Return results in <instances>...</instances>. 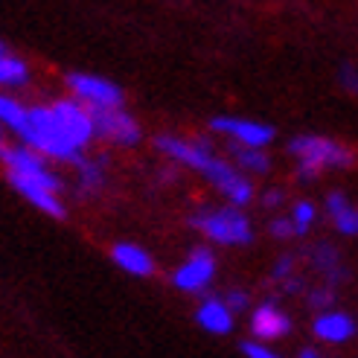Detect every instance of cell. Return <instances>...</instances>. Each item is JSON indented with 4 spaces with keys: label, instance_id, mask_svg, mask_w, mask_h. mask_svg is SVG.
I'll use <instances>...</instances> for the list:
<instances>
[{
    "label": "cell",
    "instance_id": "6da1fadb",
    "mask_svg": "<svg viewBox=\"0 0 358 358\" xmlns=\"http://www.w3.org/2000/svg\"><path fill=\"white\" fill-rule=\"evenodd\" d=\"M289 152L300 160L297 175L300 181H312L317 178L320 169H350L355 164L352 149L341 146L332 137H320V134H300L289 143Z\"/></svg>",
    "mask_w": 358,
    "mask_h": 358
},
{
    "label": "cell",
    "instance_id": "7a4b0ae2",
    "mask_svg": "<svg viewBox=\"0 0 358 358\" xmlns=\"http://www.w3.org/2000/svg\"><path fill=\"white\" fill-rule=\"evenodd\" d=\"M189 224L199 230L201 236L219 245H248L254 239V227L250 219L236 207H216V210H199L189 219Z\"/></svg>",
    "mask_w": 358,
    "mask_h": 358
},
{
    "label": "cell",
    "instance_id": "3957f363",
    "mask_svg": "<svg viewBox=\"0 0 358 358\" xmlns=\"http://www.w3.org/2000/svg\"><path fill=\"white\" fill-rule=\"evenodd\" d=\"M50 117H52V125H56L59 137L67 143V146L85 155V146L94 140L91 111L76 99H56L50 105Z\"/></svg>",
    "mask_w": 358,
    "mask_h": 358
},
{
    "label": "cell",
    "instance_id": "277c9868",
    "mask_svg": "<svg viewBox=\"0 0 358 358\" xmlns=\"http://www.w3.org/2000/svg\"><path fill=\"white\" fill-rule=\"evenodd\" d=\"M67 87L73 94L76 102H82L85 108L91 111H111V108H122L125 94L122 87L114 85L105 76H94V73H67Z\"/></svg>",
    "mask_w": 358,
    "mask_h": 358
},
{
    "label": "cell",
    "instance_id": "5b68a950",
    "mask_svg": "<svg viewBox=\"0 0 358 358\" xmlns=\"http://www.w3.org/2000/svg\"><path fill=\"white\" fill-rule=\"evenodd\" d=\"M201 175L224 195V199L230 201V207L239 210V207H245V204L254 201V184H250L234 164H227V160L210 155L207 164L201 166Z\"/></svg>",
    "mask_w": 358,
    "mask_h": 358
},
{
    "label": "cell",
    "instance_id": "8992f818",
    "mask_svg": "<svg viewBox=\"0 0 358 358\" xmlns=\"http://www.w3.org/2000/svg\"><path fill=\"white\" fill-rule=\"evenodd\" d=\"M0 164L9 169V175L29 178V181H35V184H41V187L62 195L59 175H52L50 166H47V160L38 152H32L29 146H6L3 143V146H0Z\"/></svg>",
    "mask_w": 358,
    "mask_h": 358
},
{
    "label": "cell",
    "instance_id": "52a82bcc",
    "mask_svg": "<svg viewBox=\"0 0 358 358\" xmlns=\"http://www.w3.org/2000/svg\"><path fill=\"white\" fill-rule=\"evenodd\" d=\"M91 111V108H87ZM91 122H94V137L111 143V146H122L131 149L140 143L143 131L140 122L122 108H111V111H91Z\"/></svg>",
    "mask_w": 358,
    "mask_h": 358
},
{
    "label": "cell",
    "instance_id": "ba28073f",
    "mask_svg": "<svg viewBox=\"0 0 358 358\" xmlns=\"http://www.w3.org/2000/svg\"><path fill=\"white\" fill-rule=\"evenodd\" d=\"M210 129L219 131L224 137H230V143L245 149H259L265 152V146L274 143V129L268 122L259 120H245V117H213L210 120Z\"/></svg>",
    "mask_w": 358,
    "mask_h": 358
},
{
    "label": "cell",
    "instance_id": "9c48e42d",
    "mask_svg": "<svg viewBox=\"0 0 358 358\" xmlns=\"http://www.w3.org/2000/svg\"><path fill=\"white\" fill-rule=\"evenodd\" d=\"M155 149H157L160 155L172 157L175 164L201 172V166L207 164V157L213 155V143H210L207 137L181 140V137H175V134H157V137H155Z\"/></svg>",
    "mask_w": 358,
    "mask_h": 358
},
{
    "label": "cell",
    "instance_id": "30bf717a",
    "mask_svg": "<svg viewBox=\"0 0 358 358\" xmlns=\"http://www.w3.org/2000/svg\"><path fill=\"white\" fill-rule=\"evenodd\" d=\"M213 277H216V257L207 248H195L187 257V262L178 265V271L172 274V282L178 292H201L210 285Z\"/></svg>",
    "mask_w": 358,
    "mask_h": 358
},
{
    "label": "cell",
    "instance_id": "8fae6325",
    "mask_svg": "<svg viewBox=\"0 0 358 358\" xmlns=\"http://www.w3.org/2000/svg\"><path fill=\"white\" fill-rule=\"evenodd\" d=\"M9 184L17 189V195H24L32 207H38L41 213H47V216H52V219H64L67 216V207L62 204L59 192H52V189L29 181V178H21V175H9Z\"/></svg>",
    "mask_w": 358,
    "mask_h": 358
},
{
    "label": "cell",
    "instance_id": "7c38bea8",
    "mask_svg": "<svg viewBox=\"0 0 358 358\" xmlns=\"http://www.w3.org/2000/svg\"><path fill=\"white\" fill-rule=\"evenodd\" d=\"M250 332L257 335V344L274 341V338H282L292 332V317L280 306H274V303H262V306H257L254 315H250Z\"/></svg>",
    "mask_w": 358,
    "mask_h": 358
},
{
    "label": "cell",
    "instance_id": "4fadbf2b",
    "mask_svg": "<svg viewBox=\"0 0 358 358\" xmlns=\"http://www.w3.org/2000/svg\"><path fill=\"white\" fill-rule=\"evenodd\" d=\"M312 332L327 344H344V341H350V338H355V320L350 315H344V312H332L329 309V312L315 317Z\"/></svg>",
    "mask_w": 358,
    "mask_h": 358
},
{
    "label": "cell",
    "instance_id": "5bb4252c",
    "mask_svg": "<svg viewBox=\"0 0 358 358\" xmlns=\"http://www.w3.org/2000/svg\"><path fill=\"white\" fill-rule=\"evenodd\" d=\"M111 259L117 262V268H122V271L131 274V277H149V274H155V259H152L149 250H143L140 245L117 242L111 248Z\"/></svg>",
    "mask_w": 358,
    "mask_h": 358
},
{
    "label": "cell",
    "instance_id": "9a60e30c",
    "mask_svg": "<svg viewBox=\"0 0 358 358\" xmlns=\"http://www.w3.org/2000/svg\"><path fill=\"white\" fill-rule=\"evenodd\" d=\"M195 320H199V327L210 335H227L234 329V312H230L219 297H207L199 312H195Z\"/></svg>",
    "mask_w": 358,
    "mask_h": 358
},
{
    "label": "cell",
    "instance_id": "2e32d148",
    "mask_svg": "<svg viewBox=\"0 0 358 358\" xmlns=\"http://www.w3.org/2000/svg\"><path fill=\"white\" fill-rule=\"evenodd\" d=\"M230 157H234L239 172H257V175L271 172V157H268L265 152H259V149H245V146L230 143Z\"/></svg>",
    "mask_w": 358,
    "mask_h": 358
},
{
    "label": "cell",
    "instance_id": "e0dca14e",
    "mask_svg": "<svg viewBox=\"0 0 358 358\" xmlns=\"http://www.w3.org/2000/svg\"><path fill=\"white\" fill-rule=\"evenodd\" d=\"M312 262H315L317 271H324V274H327L329 282H341V280H347V271L341 268V254H338L332 245H317V248L312 250Z\"/></svg>",
    "mask_w": 358,
    "mask_h": 358
},
{
    "label": "cell",
    "instance_id": "ac0fdd59",
    "mask_svg": "<svg viewBox=\"0 0 358 358\" xmlns=\"http://www.w3.org/2000/svg\"><path fill=\"white\" fill-rule=\"evenodd\" d=\"M105 166H108V160L105 157H85L82 164L76 166L79 169V189L94 195L96 189H102L105 184Z\"/></svg>",
    "mask_w": 358,
    "mask_h": 358
},
{
    "label": "cell",
    "instance_id": "d6986e66",
    "mask_svg": "<svg viewBox=\"0 0 358 358\" xmlns=\"http://www.w3.org/2000/svg\"><path fill=\"white\" fill-rule=\"evenodd\" d=\"M27 79H29L27 62L3 52V56H0V87H17V85H24Z\"/></svg>",
    "mask_w": 358,
    "mask_h": 358
},
{
    "label": "cell",
    "instance_id": "ffe728a7",
    "mask_svg": "<svg viewBox=\"0 0 358 358\" xmlns=\"http://www.w3.org/2000/svg\"><path fill=\"white\" fill-rule=\"evenodd\" d=\"M24 122H27V108H24V102H17V99H12V96H3V94H0V129L6 125V129H12V131L21 134Z\"/></svg>",
    "mask_w": 358,
    "mask_h": 358
},
{
    "label": "cell",
    "instance_id": "44dd1931",
    "mask_svg": "<svg viewBox=\"0 0 358 358\" xmlns=\"http://www.w3.org/2000/svg\"><path fill=\"white\" fill-rule=\"evenodd\" d=\"M315 219H317L315 204L312 201H297L292 207V216H289V222L294 227V236H306L309 230H312V224H315Z\"/></svg>",
    "mask_w": 358,
    "mask_h": 358
},
{
    "label": "cell",
    "instance_id": "7402d4cb",
    "mask_svg": "<svg viewBox=\"0 0 358 358\" xmlns=\"http://www.w3.org/2000/svg\"><path fill=\"white\" fill-rule=\"evenodd\" d=\"M335 227H338V234H344V236H355L358 234V213H355L352 204L341 213V216H335Z\"/></svg>",
    "mask_w": 358,
    "mask_h": 358
},
{
    "label": "cell",
    "instance_id": "603a6c76",
    "mask_svg": "<svg viewBox=\"0 0 358 358\" xmlns=\"http://www.w3.org/2000/svg\"><path fill=\"white\" fill-rule=\"evenodd\" d=\"M222 303H224V306H227L230 312L236 315V312H245V309L250 306V297H248L242 289H230V292L224 294V300H222Z\"/></svg>",
    "mask_w": 358,
    "mask_h": 358
},
{
    "label": "cell",
    "instance_id": "cb8c5ba5",
    "mask_svg": "<svg viewBox=\"0 0 358 358\" xmlns=\"http://www.w3.org/2000/svg\"><path fill=\"white\" fill-rule=\"evenodd\" d=\"M332 300H335V294H332V289L327 285V289H315V292L309 294V306H312V309H317L320 315H324V312L332 306Z\"/></svg>",
    "mask_w": 358,
    "mask_h": 358
},
{
    "label": "cell",
    "instance_id": "d4e9b609",
    "mask_svg": "<svg viewBox=\"0 0 358 358\" xmlns=\"http://www.w3.org/2000/svg\"><path fill=\"white\" fill-rule=\"evenodd\" d=\"M268 230H271V236H274V239H289V236H294V227H292L289 216L271 219V224H268Z\"/></svg>",
    "mask_w": 358,
    "mask_h": 358
},
{
    "label": "cell",
    "instance_id": "484cf974",
    "mask_svg": "<svg viewBox=\"0 0 358 358\" xmlns=\"http://www.w3.org/2000/svg\"><path fill=\"white\" fill-rule=\"evenodd\" d=\"M350 207V201H347V195L344 192H329L327 195V213L335 219V216H341V213Z\"/></svg>",
    "mask_w": 358,
    "mask_h": 358
},
{
    "label": "cell",
    "instance_id": "4316f807",
    "mask_svg": "<svg viewBox=\"0 0 358 358\" xmlns=\"http://www.w3.org/2000/svg\"><path fill=\"white\" fill-rule=\"evenodd\" d=\"M242 352H245V358H280L274 350H268L265 344H257V341H245Z\"/></svg>",
    "mask_w": 358,
    "mask_h": 358
},
{
    "label": "cell",
    "instance_id": "83f0119b",
    "mask_svg": "<svg viewBox=\"0 0 358 358\" xmlns=\"http://www.w3.org/2000/svg\"><path fill=\"white\" fill-rule=\"evenodd\" d=\"M292 271H294V257L285 254V257H280L277 265H274V280H289Z\"/></svg>",
    "mask_w": 358,
    "mask_h": 358
},
{
    "label": "cell",
    "instance_id": "f1b7e54d",
    "mask_svg": "<svg viewBox=\"0 0 358 358\" xmlns=\"http://www.w3.org/2000/svg\"><path fill=\"white\" fill-rule=\"evenodd\" d=\"M341 82H344V91H350V94H355V91H358L355 67H352V64H344V67H341Z\"/></svg>",
    "mask_w": 358,
    "mask_h": 358
},
{
    "label": "cell",
    "instance_id": "f546056e",
    "mask_svg": "<svg viewBox=\"0 0 358 358\" xmlns=\"http://www.w3.org/2000/svg\"><path fill=\"white\" fill-rule=\"evenodd\" d=\"M282 201H285V192H282V189H268V192H265V199H262V204H265V207H271V210L280 207Z\"/></svg>",
    "mask_w": 358,
    "mask_h": 358
},
{
    "label": "cell",
    "instance_id": "4dcf8cb0",
    "mask_svg": "<svg viewBox=\"0 0 358 358\" xmlns=\"http://www.w3.org/2000/svg\"><path fill=\"white\" fill-rule=\"evenodd\" d=\"M297 358H320V355H317V350L306 347V350H300V355H297Z\"/></svg>",
    "mask_w": 358,
    "mask_h": 358
},
{
    "label": "cell",
    "instance_id": "1f68e13d",
    "mask_svg": "<svg viewBox=\"0 0 358 358\" xmlns=\"http://www.w3.org/2000/svg\"><path fill=\"white\" fill-rule=\"evenodd\" d=\"M3 52H6V47H3V41H0V56H3Z\"/></svg>",
    "mask_w": 358,
    "mask_h": 358
},
{
    "label": "cell",
    "instance_id": "d6a6232c",
    "mask_svg": "<svg viewBox=\"0 0 358 358\" xmlns=\"http://www.w3.org/2000/svg\"><path fill=\"white\" fill-rule=\"evenodd\" d=\"M0 146H3V129H0Z\"/></svg>",
    "mask_w": 358,
    "mask_h": 358
}]
</instances>
